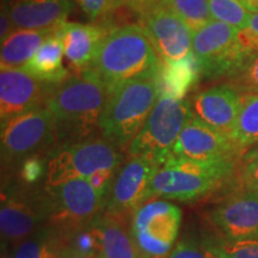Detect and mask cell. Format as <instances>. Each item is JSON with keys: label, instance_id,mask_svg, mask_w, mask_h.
<instances>
[{"label": "cell", "instance_id": "836d02e7", "mask_svg": "<svg viewBox=\"0 0 258 258\" xmlns=\"http://www.w3.org/2000/svg\"><path fill=\"white\" fill-rule=\"evenodd\" d=\"M237 172L240 188L258 189V158L245 161L240 160Z\"/></svg>", "mask_w": 258, "mask_h": 258}, {"label": "cell", "instance_id": "277c9868", "mask_svg": "<svg viewBox=\"0 0 258 258\" xmlns=\"http://www.w3.org/2000/svg\"><path fill=\"white\" fill-rule=\"evenodd\" d=\"M122 161L121 150L103 137L61 145L48 156L46 186L54 188L73 178L89 179L102 171H118Z\"/></svg>", "mask_w": 258, "mask_h": 258}, {"label": "cell", "instance_id": "d6a6232c", "mask_svg": "<svg viewBox=\"0 0 258 258\" xmlns=\"http://www.w3.org/2000/svg\"><path fill=\"white\" fill-rule=\"evenodd\" d=\"M166 258H209V251L205 245L192 239H182L177 243Z\"/></svg>", "mask_w": 258, "mask_h": 258}, {"label": "cell", "instance_id": "9a60e30c", "mask_svg": "<svg viewBox=\"0 0 258 258\" xmlns=\"http://www.w3.org/2000/svg\"><path fill=\"white\" fill-rule=\"evenodd\" d=\"M194 160H217L240 158L243 154L227 135L215 131L206 122L192 116L177 139L171 156Z\"/></svg>", "mask_w": 258, "mask_h": 258}, {"label": "cell", "instance_id": "d590c367", "mask_svg": "<svg viewBox=\"0 0 258 258\" xmlns=\"http://www.w3.org/2000/svg\"><path fill=\"white\" fill-rule=\"evenodd\" d=\"M0 18H2L0 19V23H2L0 24V37H2L3 42L12 31H14L15 28L11 22V17H10L8 12V9H6V6L4 4L2 5V16H0Z\"/></svg>", "mask_w": 258, "mask_h": 258}, {"label": "cell", "instance_id": "5bb4252c", "mask_svg": "<svg viewBox=\"0 0 258 258\" xmlns=\"http://www.w3.org/2000/svg\"><path fill=\"white\" fill-rule=\"evenodd\" d=\"M209 219L227 239L258 238V189L235 190L212 209Z\"/></svg>", "mask_w": 258, "mask_h": 258}, {"label": "cell", "instance_id": "3957f363", "mask_svg": "<svg viewBox=\"0 0 258 258\" xmlns=\"http://www.w3.org/2000/svg\"><path fill=\"white\" fill-rule=\"evenodd\" d=\"M159 74L118 84L109 96L99 120V132L109 143L124 151L144 127L160 97Z\"/></svg>", "mask_w": 258, "mask_h": 258}, {"label": "cell", "instance_id": "d4e9b609", "mask_svg": "<svg viewBox=\"0 0 258 258\" xmlns=\"http://www.w3.org/2000/svg\"><path fill=\"white\" fill-rule=\"evenodd\" d=\"M231 139L241 154L258 144V92L243 96V105Z\"/></svg>", "mask_w": 258, "mask_h": 258}, {"label": "cell", "instance_id": "83f0119b", "mask_svg": "<svg viewBox=\"0 0 258 258\" xmlns=\"http://www.w3.org/2000/svg\"><path fill=\"white\" fill-rule=\"evenodd\" d=\"M209 8L214 21L224 22L238 29L246 28L252 15L241 0H209Z\"/></svg>", "mask_w": 258, "mask_h": 258}, {"label": "cell", "instance_id": "9c48e42d", "mask_svg": "<svg viewBox=\"0 0 258 258\" xmlns=\"http://www.w3.org/2000/svg\"><path fill=\"white\" fill-rule=\"evenodd\" d=\"M47 190L50 199L48 224L55 226L63 233L89 225L105 211L108 202V199L99 195L86 178L70 179Z\"/></svg>", "mask_w": 258, "mask_h": 258}, {"label": "cell", "instance_id": "e0dca14e", "mask_svg": "<svg viewBox=\"0 0 258 258\" xmlns=\"http://www.w3.org/2000/svg\"><path fill=\"white\" fill-rule=\"evenodd\" d=\"M221 183L224 182L213 177L199 175L191 171L164 164L153 177L150 198L189 202L207 195Z\"/></svg>", "mask_w": 258, "mask_h": 258}, {"label": "cell", "instance_id": "ac0fdd59", "mask_svg": "<svg viewBox=\"0 0 258 258\" xmlns=\"http://www.w3.org/2000/svg\"><path fill=\"white\" fill-rule=\"evenodd\" d=\"M112 29L104 21L89 24L66 21L57 25L55 34L62 42L64 56L74 72L79 73L91 67L99 44Z\"/></svg>", "mask_w": 258, "mask_h": 258}, {"label": "cell", "instance_id": "30bf717a", "mask_svg": "<svg viewBox=\"0 0 258 258\" xmlns=\"http://www.w3.org/2000/svg\"><path fill=\"white\" fill-rule=\"evenodd\" d=\"M161 167L160 164L145 157H131L121 167L108 196L105 212L129 218L150 198L151 183Z\"/></svg>", "mask_w": 258, "mask_h": 258}, {"label": "cell", "instance_id": "ab89813d", "mask_svg": "<svg viewBox=\"0 0 258 258\" xmlns=\"http://www.w3.org/2000/svg\"><path fill=\"white\" fill-rule=\"evenodd\" d=\"M251 12H258V0H241Z\"/></svg>", "mask_w": 258, "mask_h": 258}, {"label": "cell", "instance_id": "f1b7e54d", "mask_svg": "<svg viewBox=\"0 0 258 258\" xmlns=\"http://www.w3.org/2000/svg\"><path fill=\"white\" fill-rule=\"evenodd\" d=\"M203 244L230 258H258V238L227 239L221 237L218 239L205 240Z\"/></svg>", "mask_w": 258, "mask_h": 258}, {"label": "cell", "instance_id": "603a6c76", "mask_svg": "<svg viewBox=\"0 0 258 258\" xmlns=\"http://www.w3.org/2000/svg\"><path fill=\"white\" fill-rule=\"evenodd\" d=\"M63 44L54 32L53 36L42 44L23 70L41 82L60 84L70 77L69 71L63 66Z\"/></svg>", "mask_w": 258, "mask_h": 258}, {"label": "cell", "instance_id": "74e56055", "mask_svg": "<svg viewBox=\"0 0 258 258\" xmlns=\"http://www.w3.org/2000/svg\"><path fill=\"white\" fill-rule=\"evenodd\" d=\"M256 158H258V144L256 145V146H253L252 148H250L249 151H246L243 154V157H241L240 160H251V159H256Z\"/></svg>", "mask_w": 258, "mask_h": 258}, {"label": "cell", "instance_id": "2e32d148", "mask_svg": "<svg viewBox=\"0 0 258 258\" xmlns=\"http://www.w3.org/2000/svg\"><path fill=\"white\" fill-rule=\"evenodd\" d=\"M190 104L194 116L231 138L243 105V95L226 83L195 93Z\"/></svg>", "mask_w": 258, "mask_h": 258}, {"label": "cell", "instance_id": "f546056e", "mask_svg": "<svg viewBox=\"0 0 258 258\" xmlns=\"http://www.w3.org/2000/svg\"><path fill=\"white\" fill-rule=\"evenodd\" d=\"M227 84L241 95L258 92V54L247 59L227 77Z\"/></svg>", "mask_w": 258, "mask_h": 258}, {"label": "cell", "instance_id": "7c38bea8", "mask_svg": "<svg viewBox=\"0 0 258 258\" xmlns=\"http://www.w3.org/2000/svg\"><path fill=\"white\" fill-rule=\"evenodd\" d=\"M139 25L161 61H178L192 54L194 32L178 16L157 5L139 17Z\"/></svg>", "mask_w": 258, "mask_h": 258}, {"label": "cell", "instance_id": "8d00e7d4", "mask_svg": "<svg viewBox=\"0 0 258 258\" xmlns=\"http://www.w3.org/2000/svg\"><path fill=\"white\" fill-rule=\"evenodd\" d=\"M60 258H103V257H93V256H85V254L78 253L76 251L66 249L61 254Z\"/></svg>", "mask_w": 258, "mask_h": 258}, {"label": "cell", "instance_id": "ba28073f", "mask_svg": "<svg viewBox=\"0 0 258 258\" xmlns=\"http://www.w3.org/2000/svg\"><path fill=\"white\" fill-rule=\"evenodd\" d=\"M182 211L175 203L153 200L133 214L131 233L143 258H166L178 235Z\"/></svg>", "mask_w": 258, "mask_h": 258}, {"label": "cell", "instance_id": "7bdbcfd3", "mask_svg": "<svg viewBox=\"0 0 258 258\" xmlns=\"http://www.w3.org/2000/svg\"><path fill=\"white\" fill-rule=\"evenodd\" d=\"M2 258H8V257H5V256H2Z\"/></svg>", "mask_w": 258, "mask_h": 258}, {"label": "cell", "instance_id": "60d3db41", "mask_svg": "<svg viewBox=\"0 0 258 258\" xmlns=\"http://www.w3.org/2000/svg\"><path fill=\"white\" fill-rule=\"evenodd\" d=\"M203 245H205V244H203ZM205 246H206V245H205ZM206 247H207L208 251H209V258H230V257L226 256V254L219 252V251H217V250L211 249V247H208V246H206Z\"/></svg>", "mask_w": 258, "mask_h": 258}, {"label": "cell", "instance_id": "d6986e66", "mask_svg": "<svg viewBox=\"0 0 258 258\" xmlns=\"http://www.w3.org/2000/svg\"><path fill=\"white\" fill-rule=\"evenodd\" d=\"M4 5L15 29H51L73 10L74 0H6Z\"/></svg>", "mask_w": 258, "mask_h": 258}, {"label": "cell", "instance_id": "4dcf8cb0", "mask_svg": "<svg viewBox=\"0 0 258 258\" xmlns=\"http://www.w3.org/2000/svg\"><path fill=\"white\" fill-rule=\"evenodd\" d=\"M48 157L43 154H35L28 157L21 163V179L25 185H35L46 178Z\"/></svg>", "mask_w": 258, "mask_h": 258}, {"label": "cell", "instance_id": "8fae6325", "mask_svg": "<svg viewBox=\"0 0 258 258\" xmlns=\"http://www.w3.org/2000/svg\"><path fill=\"white\" fill-rule=\"evenodd\" d=\"M238 31V28L212 19L194 32L192 54L199 62L201 78L214 80L230 76L234 70L232 46Z\"/></svg>", "mask_w": 258, "mask_h": 258}, {"label": "cell", "instance_id": "ffe728a7", "mask_svg": "<svg viewBox=\"0 0 258 258\" xmlns=\"http://www.w3.org/2000/svg\"><path fill=\"white\" fill-rule=\"evenodd\" d=\"M55 32L51 29H15L2 42V70H23L42 44Z\"/></svg>", "mask_w": 258, "mask_h": 258}, {"label": "cell", "instance_id": "cb8c5ba5", "mask_svg": "<svg viewBox=\"0 0 258 258\" xmlns=\"http://www.w3.org/2000/svg\"><path fill=\"white\" fill-rule=\"evenodd\" d=\"M66 247L63 232L47 224L15 244L12 258H60Z\"/></svg>", "mask_w": 258, "mask_h": 258}, {"label": "cell", "instance_id": "7402d4cb", "mask_svg": "<svg viewBox=\"0 0 258 258\" xmlns=\"http://www.w3.org/2000/svg\"><path fill=\"white\" fill-rule=\"evenodd\" d=\"M128 218L102 213L96 218L102 231L103 258H143L128 230Z\"/></svg>", "mask_w": 258, "mask_h": 258}, {"label": "cell", "instance_id": "1f68e13d", "mask_svg": "<svg viewBox=\"0 0 258 258\" xmlns=\"http://www.w3.org/2000/svg\"><path fill=\"white\" fill-rule=\"evenodd\" d=\"M91 23L106 19V16L115 10L114 0H74Z\"/></svg>", "mask_w": 258, "mask_h": 258}, {"label": "cell", "instance_id": "4316f807", "mask_svg": "<svg viewBox=\"0 0 258 258\" xmlns=\"http://www.w3.org/2000/svg\"><path fill=\"white\" fill-rule=\"evenodd\" d=\"M64 237H66V249L73 250L85 256L102 257L103 237L96 219L82 228L64 233Z\"/></svg>", "mask_w": 258, "mask_h": 258}, {"label": "cell", "instance_id": "52a82bcc", "mask_svg": "<svg viewBox=\"0 0 258 258\" xmlns=\"http://www.w3.org/2000/svg\"><path fill=\"white\" fill-rule=\"evenodd\" d=\"M50 199L46 186L14 185L3 192L0 230L3 243L17 244L48 224Z\"/></svg>", "mask_w": 258, "mask_h": 258}, {"label": "cell", "instance_id": "44dd1931", "mask_svg": "<svg viewBox=\"0 0 258 258\" xmlns=\"http://www.w3.org/2000/svg\"><path fill=\"white\" fill-rule=\"evenodd\" d=\"M199 78H201L200 66L194 54L178 61H161L158 77L160 95L176 99L186 98Z\"/></svg>", "mask_w": 258, "mask_h": 258}, {"label": "cell", "instance_id": "f35d334b", "mask_svg": "<svg viewBox=\"0 0 258 258\" xmlns=\"http://www.w3.org/2000/svg\"><path fill=\"white\" fill-rule=\"evenodd\" d=\"M252 30L253 32H256L258 35V12H252V15H251L250 17V21H249V24H247V27Z\"/></svg>", "mask_w": 258, "mask_h": 258}, {"label": "cell", "instance_id": "b9f144b4", "mask_svg": "<svg viewBox=\"0 0 258 258\" xmlns=\"http://www.w3.org/2000/svg\"><path fill=\"white\" fill-rule=\"evenodd\" d=\"M128 0H114V6L115 10L120 9V8H124L125 4H127Z\"/></svg>", "mask_w": 258, "mask_h": 258}, {"label": "cell", "instance_id": "484cf974", "mask_svg": "<svg viewBox=\"0 0 258 258\" xmlns=\"http://www.w3.org/2000/svg\"><path fill=\"white\" fill-rule=\"evenodd\" d=\"M158 5L178 16L192 32L200 30L213 19L209 0H160Z\"/></svg>", "mask_w": 258, "mask_h": 258}, {"label": "cell", "instance_id": "7a4b0ae2", "mask_svg": "<svg viewBox=\"0 0 258 258\" xmlns=\"http://www.w3.org/2000/svg\"><path fill=\"white\" fill-rule=\"evenodd\" d=\"M161 60L139 24L116 27L103 38L90 69L109 90L129 80L159 74Z\"/></svg>", "mask_w": 258, "mask_h": 258}, {"label": "cell", "instance_id": "6da1fadb", "mask_svg": "<svg viewBox=\"0 0 258 258\" xmlns=\"http://www.w3.org/2000/svg\"><path fill=\"white\" fill-rule=\"evenodd\" d=\"M109 96V88L91 69L57 84L47 99L56 129V146L93 137Z\"/></svg>", "mask_w": 258, "mask_h": 258}, {"label": "cell", "instance_id": "e575fe53", "mask_svg": "<svg viewBox=\"0 0 258 258\" xmlns=\"http://www.w3.org/2000/svg\"><path fill=\"white\" fill-rule=\"evenodd\" d=\"M160 0H128L124 8H127L129 11L134 12L138 15V17L146 14L151 9L156 8L159 4Z\"/></svg>", "mask_w": 258, "mask_h": 258}, {"label": "cell", "instance_id": "5b68a950", "mask_svg": "<svg viewBox=\"0 0 258 258\" xmlns=\"http://www.w3.org/2000/svg\"><path fill=\"white\" fill-rule=\"evenodd\" d=\"M192 116L189 98L176 99L160 95L144 127L132 141L127 151L129 157H145L163 166Z\"/></svg>", "mask_w": 258, "mask_h": 258}, {"label": "cell", "instance_id": "4fadbf2b", "mask_svg": "<svg viewBox=\"0 0 258 258\" xmlns=\"http://www.w3.org/2000/svg\"><path fill=\"white\" fill-rule=\"evenodd\" d=\"M57 84L41 82L24 70L4 69L0 72V121L4 124L12 117L31 109L46 105Z\"/></svg>", "mask_w": 258, "mask_h": 258}, {"label": "cell", "instance_id": "8992f818", "mask_svg": "<svg viewBox=\"0 0 258 258\" xmlns=\"http://www.w3.org/2000/svg\"><path fill=\"white\" fill-rule=\"evenodd\" d=\"M55 147V121L46 105L19 114L2 124L3 165H16L35 154H49Z\"/></svg>", "mask_w": 258, "mask_h": 258}]
</instances>
